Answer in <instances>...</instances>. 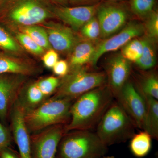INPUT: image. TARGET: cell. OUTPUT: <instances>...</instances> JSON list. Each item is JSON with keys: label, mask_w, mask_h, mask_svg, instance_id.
Masks as SVG:
<instances>
[{"label": "cell", "mask_w": 158, "mask_h": 158, "mask_svg": "<svg viewBox=\"0 0 158 158\" xmlns=\"http://www.w3.org/2000/svg\"><path fill=\"white\" fill-rule=\"evenodd\" d=\"M60 80L61 78L58 77L49 76L36 80V82L39 89L49 98L56 91Z\"/></svg>", "instance_id": "obj_29"}, {"label": "cell", "mask_w": 158, "mask_h": 158, "mask_svg": "<svg viewBox=\"0 0 158 158\" xmlns=\"http://www.w3.org/2000/svg\"><path fill=\"white\" fill-rule=\"evenodd\" d=\"M138 89L143 95L158 99V78L156 74L149 72L143 75Z\"/></svg>", "instance_id": "obj_24"}, {"label": "cell", "mask_w": 158, "mask_h": 158, "mask_svg": "<svg viewBox=\"0 0 158 158\" xmlns=\"http://www.w3.org/2000/svg\"><path fill=\"white\" fill-rule=\"evenodd\" d=\"M136 128L144 129L146 106L143 95L132 82L127 81L115 98Z\"/></svg>", "instance_id": "obj_7"}, {"label": "cell", "mask_w": 158, "mask_h": 158, "mask_svg": "<svg viewBox=\"0 0 158 158\" xmlns=\"http://www.w3.org/2000/svg\"><path fill=\"white\" fill-rule=\"evenodd\" d=\"M152 139L151 136L145 131L135 134L131 139L129 145L133 155L137 158L147 156L151 149Z\"/></svg>", "instance_id": "obj_20"}, {"label": "cell", "mask_w": 158, "mask_h": 158, "mask_svg": "<svg viewBox=\"0 0 158 158\" xmlns=\"http://www.w3.org/2000/svg\"><path fill=\"white\" fill-rule=\"evenodd\" d=\"M25 112L15 102L10 113L11 127L20 158H33L31 139L24 120Z\"/></svg>", "instance_id": "obj_14"}, {"label": "cell", "mask_w": 158, "mask_h": 158, "mask_svg": "<svg viewBox=\"0 0 158 158\" xmlns=\"http://www.w3.org/2000/svg\"><path fill=\"white\" fill-rule=\"evenodd\" d=\"M114 99L113 92L107 85L79 97L71 106L70 119L65 125V133L96 127Z\"/></svg>", "instance_id": "obj_1"}, {"label": "cell", "mask_w": 158, "mask_h": 158, "mask_svg": "<svg viewBox=\"0 0 158 158\" xmlns=\"http://www.w3.org/2000/svg\"><path fill=\"white\" fill-rule=\"evenodd\" d=\"M59 59V54L52 48L46 51L42 56L44 64L46 67L49 69H52Z\"/></svg>", "instance_id": "obj_31"}, {"label": "cell", "mask_w": 158, "mask_h": 158, "mask_svg": "<svg viewBox=\"0 0 158 158\" xmlns=\"http://www.w3.org/2000/svg\"><path fill=\"white\" fill-rule=\"evenodd\" d=\"M95 16L100 26L101 37L106 39L124 27L128 15L123 6L114 3L107 2L100 3Z\"/></svg>", "instance_id": "obj_10"}, {"label": "cell", "mask_w": 158, "mask_h": 158, "mask_svg": "<svg viewBox=\"0 0 158 158\" xmlns=\"http://www.w3.org/2000/svg\"><path fill=\"white\" fill-rule=\"evenodd\" d=\"M52 4L56 6H68L69 0H49Z\"/></svg>", "instance_id": "obj_36"}, {"label": "cell", "mask_w": 158, "mask_h": 158, "mask_svg": "<svg viewBox=\"0 0 158 158\" xmlns=\"http://www.w3.org/2000/svg\"><path fill=\"white\" fill-rule=\"evenodd\" d=\"M83 39L93 42L101 37L100 26L96 16L92 18L82 27L80 30Z\"/></svg>", "instance_id": "obj_28"}, {"label": "cell", "mask_w": 158, "mask_h": 158, "mask_svg": "<svg viewBox=\"0 0 158 158\" xmlns=\"http://www.w3.org/2000/svg\"><path fill=\"white\" fill-rule=\"evenodd\" d=\"M144 33V25L136 21L129 23L117 34L104 39L96 45L90 63L95 66L103 54L121 48L131 40L140 37Z\"/></svg>", "instance_id": "obj_12"}, {"label": "cell", "mask_w": 158, "mask_h": 158, "mask_svg": "<svg viewBox=\"0 0 158 158\" xmlns=\"http://www.w3.org/2000/svg\"><path fill=\"white\" fill-rule=\"evenodd\" d=\"M144 33L147 38L156 42L158 38V13L154 10L145 19Z\"/></svg>", "instance_id": "obj_30"}, {"label": "cell", "mask_w": 158, "mask_h": 158, "mask_svg": "<svg viewBox=\"0 0 158 158\" xmlns=\"http://www.w3.org/2000/svg\"><path fill=\"white\" fill-rule=\"evenodd\" d=\"M65 126H53L31 135L32 157L56 158L59 142L65 134Z\"/></svg>", "instance_id": "obj_8"}, {"label": "cell", "mask_w": 158, "mask_h": 158, "mask_svg": "<svg viewBox=\"0 0 158 158\" xmlns=\"http://www.w3.org/2000/svg\"><path fill=\"white\" fill-rule=\"evenodd\" d=\"M72 103L66 99L51 97L25 113V122L29 132L34 134L53 126L67 124L70 119Z\"/></svg>", "instance_id": "obj_5"}, {"label": "cell", "mask_w": 158, "mask_h": 158, "mask_svg": "<svg viewBox=\"0 0 158 158\" xmlns=\"http://www.w3.org/2000/svg\"><path fill=\"white\" fill-rule=\"evenodd\" d=\"M29 77L17 74H0V119L6 122Z\"/></svg>", "instance_id": "obj_9"}, {"label": "cell", "mask_w": 158, "mask_h": 158, "mask_svg": "<svg viewBox=\"0 0 158 158\" xmlns=\"http://www.w3.org/2000/svg\"><path fill=\"white\" fill-rule=\"evenodd\" d=\"M11 142V135L9 131L0 122V152L9 147Z\"/></svg>", "instance_id": "obj_33"}, {"label": "cell", "mask_w": 158, "mask_h": 158, "mask_svg": "<svg viewBox=\"0 0 158 158\" xmlns=\"http://www.w3.org/2000/svg\"><path fill=\"white\" fill-rule=\"evenodd\" d=\"M96 127L97 135L108 147L131 139L135 134L136 128L116 100L108 108Z\"/></svg>", "instance_id": "obj_4"}, {"label": "cell", "mask_w": 158, "mask_h": 158, "mask_svg": "<svg viewBox=\"0 0 158 158\" xmlns=\"http://www.w3.org/2000/svg\"><path fill=\"white\" fill-rule=\"evenodd\" d=\"M96 45L93 42L82 38L77 44L69 55V69L85 66L91 62L95 52Z\"/></svg>", "instance_id": "obj_18"}, {"label": "cell", "mask_w": 158, "mask_h": 158, "mask_svg": "<svg viewBox=\"0 0 158 158\" xmlns=\"http://www.w3.org/2000/svg\"><path fill=\"white\" fill-rule=\"evenodd\" d=\"M15 31H20L28 35L31 39L45 51L52 48L49 43L45 29L42 26L39 25L26 26Z\"/></svg>", "instance_id": "obj_23"}, {"label": "cell", "mask_w": 158, "mask_h": 158, "mask_svg": "<svg viewBox=\"0 0 158 158\" xmlns=\"http://www.w3.org/2000/svg\"><path fill=\"white\" fill-rule=\"evenodd\" d=\"M130 62L121 55L113 57L108 64L106 73L108 85L114 98L128 80L131 71Z\"/></svg>", "instance_id": "obj_16"}, {"label": "cell", "mask_w": 158, "mask_h": 158, "mask_svg": "<svg viewBox=\"0 0 158 158\" xmlns=\"http://www.w3.org/2000/svg\"><path fill=\"white\" fill-rule=\"evenodd\" d=\"M1 0H0V2H1Z\"/></svg>", "instance_id": "obj_39"}, {"label": "cell", "mask_w": 158, "mask_h": 158, "mask_svg": "<svg viewBox=\"0 0 158 158\" xmlns=\"http://www.w3.org/2000/svg\"><path fill=\"white\" fill-rule=\"evenodd\" d=\"M105 1L107 2H108L115 3L116 2H120V1H123V0H105Z\"/></svg>", "instance_id": "obj_37"}, {"label": "cell", "mask_w": 158, "mask_h": 158, "mask_svg": "<svg viewBox=\"0 0 158 158\" xmlns=\"http://www.w3.org/2000/svg\"><path fill=\"white\" fill-rule=\"evenodd\" d=\"M40 25L45 29L49 43L57 52L69 55L82 39L77 32L64 24L48 21Z\"/></svg>", "instance_id": "obj_11"}, {"label": "cell", "mask_w": 158, "mask_h": 158, "mask_svg": "<svg viewBox=\"0 0 158 158\" xmlns=\"http://www.w3.org/2000/svg\"><path fill=\"white\" fill-rule=\"evenodd\" d=\"M100 0H69V4L72 6H92L98 4Z\"/></svg>", "instance_id": "obj_34"}, {"label": "cell", "mask_w": 158, "mask_h": 158, "mask_svg": "<svg viewBox=\"0 0 158 158\" xmlns=\"http://www.w3.org/2000/svg\"><path fill=\"white\" fill-rule=\"evenodd\" d=\"M108 152V147L90 130L65 133L59 142L56 158H99Z\"/></svg>", "instance_id": "obj_3"}, {"label": "cell", "mask_w": 158, "mask_h": 158, "mask_svg": "<svg viewBox=\"0 0 158 158\" xmlns=\"http://www.w3.org/2000/svg\"><path fill=\"white\" fill-rule=\"evenodd\" d=\"M99 4L72 7L54 5L53 14L54 18L59 20L64 24L77 32L87 22L95 16Z\"/></svg>", "instance_id": "obj_13"}, {"label": "cell", "mask_w": 158, "mask_h": 158, "mask_svg": "<svg viewBox=\"0 0 158 158\" xmlns=\"http://www.w3.org/2000/svg\"><path fill=\"white\" fill-rule=\"evenodd\" d=\"M48 98L42 93L36 81H28L21 90L16 102L22 108L25 113L39 106Z\"/></svg>", "instance_id": "obj_17"}, {"label": "cell", "mask_w": 158, "mask_h": 158, "mask_svg": "<svg viewBox=\"0 0 158 158\" xmlns=\"http://www.w3.org/2000/svg\"><path fill=\"white\" fill-rule=\"evenodd\" d=\"M107 79L102 72H92L85 66L69 69L65 76L61 78L60 84L53 97L66 99L73 102L88 91L106 85Z\"/></svg>", "instance_id": "obj_6"}, {"label": "cell", "mask_w": 158, "mask_h": 158, "mask_svg": "<svg viewBox=\"0 0 158 158\" xmlns=\"http://www.w3.org/2000/svg\"><path fill=\"white\" fill-rule=\"evenodd\" d=\"M0 50L7 53L27 57L26 51L8 30L0 25Z\"/></svg>", "instance_id": "obj_21"}, {"label": "cell", "mask_w": 158, "mask_h": 158, "mask_svg": "<svg viewBox=\"0 0 158 158\" xmlns=\"http://www.w3.org/2000/svg\"><path fill=\"white\" fill-rule=\"evenodd\" d=\"M0 158H20L19 156L9 149V147L5 148L0 152Z\"/></svg>", "instance_id": "obj_35"}, {"label": "cell", "mask_w": 158, "mask_h": 158, "mask_svg": "<svg viewBox=\"0 0 158 158\" xmlns=\"http://www.w3.org/2000/svg\"><path fill=\"white\" fill-rule=\"evenodd\" d=\"M115 158L114 156H103L101 158Z\"/></svg>", "instance_id": "obj_38"}, {"label": "cell", "mask_w": 158, "mask_h": 158, "mask_svg": "<svg viewBox=\"0 0 158 158\" xmlns=\"http://www.w3.org/2000/svg\"><path fill=\"white\" fill-rule=\"evenodd\" d=\"M143 51L142 39L135 38L122 48L121 55L130 62L135 63L141 58Z\"/></svg>", "instance_id": "obj_26"}, {"label": "cell", "mask_w": 158, "mask_h": 158, "mask_svg": "<svg viewBox=\"0 0 158 158\" xmlns=\"http://www.w3.org/2000/svg\"><path fill=\"white\" fill-rule=\"evenodd\" d=\"M142 95L145 99L146 106V115L143 131L149 134L152 138L158 140V99L143 94Z\"/></svg>", "instance_id": "obj_19"}, {"label": "cell", "mask_w": 158, "mask_h": 158, "mask_svg": "<svg viewBox=\"0 0 158 158\" xmlns=\"http://www.w3.org/2000/svg\"><path fill=\"white\" fill-rule=\"evenodd\" d=\"M41 72L40 66L28 57L0 52V74H17L30 77L39 74Z\"/></svg>", "instance_id": "obj_15"}, {"label": "cell", "mask_w": 158, "mask_h": 158, "mask_svg": "<svg viewBox=\"0 0 158 158\" xmlns=\"http://www.w3.org/2000/svg\"><path fill=\"white\" fill-rule=\"evenodd\" d=\"M143 43V51L141 58L135 62L139 68L143 70L152 68L156 64V50L155 42L145 37L142 39Z\"/></svg>", "instance_id": "obj_22"}, {"label": "cell", "mask_w": 158, "mask_h": 158, "mask_svg": "<svg viewBox=\"0 0 158 158\" xmlns=\"http://www.w3.org/2000/svg\"><path fill=\"white\" fill-rule=\"evenodd\" d=\"M26 52L37 56H42L46 51L40 46L28 35L17 31L10 32Z\"/></svg>", "instance_id": "obj_25"}, {"label": "cell", "mask_w": 158, "mask_h": 158, "mask_svg": "<svg viewBox=\"0 0 158 158\" xmlns=\"http://www.w3.org/2000/svg\"><path fill=\"white\" fill-rule=\"evenodd\" d=\"M49 0H1L0 25L9 32L54 18Z\"/></svg>", "instance_id": "obj_2"}, {"label": "cell", "mask_w": 158, "mask_h": 158, "mask_svg": "<svg viewBox=\"0 0 158 158\" xmlns=\"http://www.w3.org/2000/svg\"><path fill=\"white\" fill-rule=\"evenodd\" d=\"M55 74L59 77H63L68 74L69 70L68 62L65 60H58L52 68Z\"/></svg>", "instance_id": "obj_32"}, {"label": "cell", "mask_w": 158, "mask_h": 158, "mask_svg": "<svg viewBox=\"0 0 158 158\" xmlns=\"http://www.w3.org/2000/svg\"><path fill=\"white\" fill-rule=\"evenodd\" d=\"M156 0H131L130 8L136 16L145 19L154 10Z\"/></svg>", "instance_id": "obj_27"}]
</instances>
